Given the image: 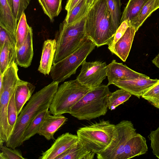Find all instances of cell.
Masks as SVG:
<instances>
[{"mask_svg": "<svg viewBox=\"0 0 159 159\" xmlns=\"http://www.w3.org/2000/svg\"><path fill=\"white\" fill-rule=\"evenodd\" d=\"M86 37L97 47L108 45L116 31L107 0H95L89 8L85 24Z\"/></svg>", "mask_w": 159, "mask_h": 159, "instance_id": "7a4b0ae2", "label": "cell"}, {"mask_svg": "<svg viewBox=\"0 0 159 159\" xmlns=\"http://www.w3.org/2000/svg\"><path fill=\"white\" fill-rule=\"evenodd\" d=\"M115 128V125L102 119L79 128L77 135L85 147L96 154L103 152L109 145Z\"/></svg>", "mask_w": 159, "mask_h": 159, "instance_id": "5b68a950", "label": "cell"}, {"mask_svg": "<svg viewBox=\"0 0 159 159\" xmlns=\"http://www.w3.org/2000/svg\"><path fill=\"white\" fill-rule=\"evenodd\" d=\"M33 55V30L30 26L24 42L19 49H16V62L18 66L27 68L31 64Z\"/></svg>", "mask_w": 159, "mask_h": 159, "instance_id": "2e32d148", "label": "cell"}, {"mask_svg": "<svg viewBox=\"0 0 159 159\" xmlns=\"http://www.w3.org/2000/svg\"><path fill=\"white\" fill-rule=\"evenodd\" d=\"M81 0H68L65 9L67 12L71 10Z\"/></svg>", "mask_w": 159, "mask_h": 159, "instance_id": "74e56055", "label": "cell"}, {"mask_svg": "<svg viewBox=\"0 0 159 159\" xmlns=\"http://www.w3.org/2000/svg\"><path fill=\"white\" fill-rule=\"evenodd\" d=\"M8 4L11 9L12 7V0H7Z\"/></svg>", "mask_w": 159, "mask_h": 159, "instance_id": "60d3db41", "label": "cell"}, {"mask_svg": "<svg viewBox=\"0 0 159 159\" xmlns=\"http://www.w3.org/2000/svg\"><path fill=\"white\" fill-rule=\"evenodd\" d=\"M152 62L159 68V52L158 55L152 60Z\"/></svg>", "mask_w": 159, "mask_h": 159, "instance_id": "f35d334b", "label": "cell"}, {"mask_svg": "<svg viewBox=\"0 0 159 159\" xmlns=\"http://www.w3.org/2000/svg\"><path fill=\"white\" fill-rule=\"evenodd\" d=\"M29 27L25 14L24 13L18 21L16 29V49H19L24 42L28 34Z\"/></svg>", "mask_w": 159, "mask_h": 159, "instance_id": "f1b7e54d", "label": "cell"}, {"mask_svg": "<svg viewBox=\"0 0 159 159\" xmlns=\"http://www.w3.org/2000/svg\"><path fill=\"white\" fill-rule=\"evenodd\" d=\"M96 46L87 37L75 51L53 64L49 74L53 81L61 82L75 74L77 68L86 61L87 56Z\"/></svg>", "mask_w": 159, "mask_h": 159, "instance_id": "52a82bcc", "label": "cell"}, {"mask_svg": "<svg viewBox=\"0 0 159 159\" xmlns=\"http://www.w3.org/2000/svg\"><path fill=\"white\" fill-rule=\"evenodd\" d=\"M76 79L81 84L91 89L101 84L107 76V66L105 62L95 61L87 62L82 65Z\"/></svg>", "mask_w": 159, "mask_h": 159, "instance_id": "30bf717a", "label": "cell"}, {"mask_svg": "<svg viewBox=\"0 0 159 159\" xmlns=\"http://www.w3.org/2000/svg\"><path fill=\"white\" fill-rule=\"evenodd\" d=\"M15 67H9L2 74L3 85L0 90V139L6 143L9 138L7 110L11 98L21 80Z\"/></svg>", "mask_w": 159, "mask_h": 159, "instance_id": "ba28073f", "label": "cell"}, {"mask_svg": "<svg viewBox=\"0 0 159 159\" xmlns=\"http://www.w3.org/2000/svg\"><path fill=\"white\" fill-rule=\"evenodd\" d=\"M159 8V0H148L138 15L129 22L136 32L151 14Z\"/></svg>", "mask_w": 159, "mask_h": 159, "instance_id": "7402d4cb", "label": "cell"}, {"mask_svg": "<svg viewBox=\"0 0 159 159\" xmlns=\"http://www.w3.org/2000/svg\"><path fill=\"white\" fill-rule=\"evenodd\" d=\"M79 141L77 135L69 132L63 134L58 137L50 148L43 152L39 158L56 159Z\"/></svg>", "mask_w": 159, "mask_h": 159, "instance_id": "8fae6325", "label": "cell"}, {"mask_svg": "<svg viewBox=\"0 0 159 159\" xmlns=\"http://www.w3.org/2000/svg\"><path fill=\"white\" fill-rule=\"evenodd\" d=\"M107 85L91 89L70 109V114L80 120H90L105 115L111 94Z\"/></svg>", "mask_w": 159, "mask_h": 159, "instance_id": "3957f363", "label": "cell"}, {"mask_svg": "<svg viewBox=\"0 0 159 159\" xmlns=\"http://www.w3.org/2000/svg\"><path fill=\"white\" fill-rule=\"evenodd\" d=\"M112 23L116 30L120 24L121 0H107Z\"/></svg>", "mask_w": 159, "mask_h": 159, "instance_id": "f546056e", "label": "cell"}, {"mask_svg": "<svg viewBox=\"0 0 159 159\" xmlns=\"http://www.w3.org/2000/svg\"><path fill=\"white\" fill-rule=\"evenodd\" d=\"M158 80L157 79H151L149 77L138 78L118 80L113 83L112 84L140 98L145 92Z\"/></svg>", "mask_w": 159, "mask_h": 159, "instance_id": "4fadbf2b", "label": "cell"}, {"mask_svg": "<svg viewBox=\"0 0 159 159\" xmlns=\"http://www.w3.org/2000/svg\"><path fill=\"white\" fill-rule=\"evenodd\" d=\"M91 89L76 79L64 82L58 86L49 109L53 115L70 113V109Z\"/></svg>", "mask_w": 159, "mask_h": 159, "instance_id": "8992f818", "label": "cell"}, {"mask_svg": "<svg viewBox=\"0 0 159 159\" xmlns=\"http://www.w3.org/2000/svg\"><path fill=\"white\" fill-rule=\"evenodd\" d=\"M18 116L14 93L11 98L7 110L8 120L9 125V138L14 129Z\"/></svg>", "mask_w": 159, "mask_h": 159, "instance_id": "1f68e13d", "label": "cell"}, {"mask_svg": "<svg viewBox=\"0 0 159 159\" xmlns=\"http://www.w3.org/2000/svg\"><path fill=\"white\" fill-rule=\"evenodd\" d=\"M135 29L129 26L123 36L114 45L111 51L123 61H125L129 53L135 33Z\"/></svg>", "mask_w": 159, "mask_h": 159, "instance_id": "ac0fdd59", "label": "cell"}, {"mask_svg": "<svg viewBox=\"0 0 159 159\" xmlns=\"http://www.w3.org/2000/svg\"><path fill=\"white\" fill-rule=\"evenodd\" d=\"M148 148L145 138L136 133L126 143L119 159H128L145 154Z\"/></svg>", "mask_w": 159, "mask_h": 159, "instance_id": "9a60e30c", "label": "cell"}, {"mask_svg": "<svg viewBox=\"0 0 159 159\" xmlns=\"http://www.w3.org/2000/svg\"><path fill=\"white\" fill-rule=\"evenodd\" d=\"M87 13L72 23L67 24L64 21L60 24L55 39L56 49L53 64L71 54L87 38L85 27Z\"/></svg>", "mask_w": 159, "mask_h": 159, "instance_id": "277c9868", "label": "cell"}, {"mask_svg": "<svg viewBox=\"0 0 159 159\" xmlns=\"http://www.w3.org/2000/svg\"><path fill=\"white\" fill-rule=\"evenodd\" d=\"M49 109L45 110L39 113L33 120L25 130L23 135V141L29 139L38 134L47 116L50 113Z\"/></svg>", "mask_w": 159, "mask_h": 159, "instance_id": "cb8c5ba5", "label": "cell"}, {"mask_svg": "<svg viewBox=\"0 0 159 159\" xmlns=\"http://www.w3.org/2000/svg\"><path fill=\"white\" fill-rule=\"evenodd\" d=\"M141 97L155 107L159 109V80L157 83L145 92Z\"/></svg>", "mask_w": 159, "mask_h": 159, "instance_id": "4dcf8cb0", "label": "cell"}, {"mask_svg": "<svg viewBox=\"0 0 159 159\" xmlns=\"http://www.w3.org/2000/svg\"><path fill=\"white\" fill-rule=\"evenodd\" d=\"M16 48L9 37L0 48V72L3 74L14 62H16Z\"/></svg>", "mask_w": 159, "mask_h": 159, "instance_id": "44dd1931", "label": "cell"}, {"mask_svg": "<svg viewBox=\"0 0 159 159\" xmlns=\"http://www.w3.org/2000/svg\"><path fill=\"white\" fill-rule=\"evenodd\" d=\"M95 154L87 149L79 141L56 159H93Z\"/></svg>", "mask_w": 159, "mask_h": 159, "instance_id": "603a6c76", "label": "cell"}, {"mask_svg": "<svg viewBox=\"0 0 159 159\" xmlns=\"http://www.w3.org/2000/svg\"><path fill=\"white\" fill-rule=\"evenodd\" d=\"M129 26V22L125 20L122 22L116 30L113 39L108 45V49L111 51L116 43L123 36L128 28Z\"/></svg>", "mask_w": 159, "mask_h": 159, "instance_id": "e575fe53", "label": "cell"}, {"mask_svg": "<svg viewBox=\"0 0 159 159\" xmlns=\"http://www.w3.org/2000/svg\"><path fill=\"white\" fill-rule=\"evenodd\" d=\"M89 8L87 0H81L71 10L67 12L64 21L70 24L77 21L88 13Z\"/></svg>", "mask_w": 159, "mask_h": 159, "instance_id": "4316f807", "label": "cell"}, {"mask_svg": "<svg viewBox=\"0 0 159 159\" xmlns=\"http://www.w3.org/2000/svg\"><path fill=\"white\" fill-rule=\"evenodd\" d=\"M148 0H129L121 16L120 24L127 20L129 22L138 14Z\"/></svg>", "mask_w": 159, "mask_h": 159, "instance_id": "d4e9b609", "label": "cell"}, {"mask_svg": "<svg viewBox=\"0 0 159 159\" xmlns=\"http://www.w3.org/2000/svg\"><path fill=\"white\" fill-rule=\"evenodd\" d=\"M108 85L120 80H124L138 78H148L145 74L137 72L122 63L117 62L115 60L107 66Z\"/></svg>", "mask_w": 159, "mask_h": 159, "instance_id": "7c38bea8", "label": "cell"}, {"mask_svg": "<svg viewBox=\"0 0 159 159\" xmlns=\"http://www.w3.org/2000/svg\"><path fill=\"white\" fill-rule=\"evenodd\" d=\"M44 13L53 22L62 9V0H38Z\"/></svg>", "mask_w": 159, "mask_h": 159, "instance_id": "484cf974", "label": "cell"}, {"mask_svg": "<svg viewBox=\"0 0 159 159\" xmlns=\"http://www.w3.org/2000/svg\"><path fill=\"white\" fill-rule=\"evenodd\" d=\"M30 0H12L11 10L16 20H19Z\"/></svg>", "mask_w": 159, "mask_h": 159, "instance_id": "d6a6232c", "label": "cell"}, {"mask_svg": "<svg viewBox=\"0 0 159 159\" xmlns=\"http://www.w3.org/2000/svg\"><path fill=\"white\" fill-rule=\"evenodd\" d=\"M132 94L122 89L111 93L108 99V109L112 111L129 100Z\"/></svg>", "mask_w": 159, "mask_h": 159, "instance_id": "83f0119b", "label": "cell"}, {"mask_svg": "<svg viewBox=\"0 0 159 159\" xmlns=\"http://www.w3.org/2000/svg\"><path fill=\"white\" fill-rule=\"evenodd\" d=\"M59 83L53 81L33 94L18 116L6 146L15 149L22 145L24 132L33 120L43 111L49 109Z\"/></svg>", "mask_w": 159, "mask_h": 159, "instance_id": "6da1fadb", "label": "cell"}, {"mask_svg": "<svg viewBox=\"0 0 159 159\" xmlns=\"http://www.w3.org/2000/svg\"><path fill=\"white\" fill-rule=\"evenodd\" d=\"M9 37L7 31L0 26V48H1L7 38Z\"/></svg>", "mask_w": 159, "mask_h": 159, "instance_id": "8d00e7d4", "label": "cell"}, {"mask_svg": "<svg viewBox=\"0 0 159 159\" xmlns=\"http://www.w3.org/2000/svg\"><path fill=\"white\" fill-rule=\"evenodd\" d=\"M148 137L151 141V147L153 155L159 159V126L151 132Z\"/></svg>", "mask_w": 159, "mask_h": 159, "instance_id": "d590c367", "label": "cell"}, {"mask_svg": "<svg viewBox=\"0 0 159 159\" xmlns=\"http://www.w3.org/2000/svg\"><path fill=\"white\" fill-rule=\"evenodd\" d=\"M67 120V118L62 115H52L50 113L46 117L38 134L48 140L53 139L55 133Z\"/></svg>", "mask_w": 159, "mask_h": 159, "instance_id": "e0dca14e", "label": "cell"}, {"mask_svg": "<svg viewBox=\"0 0 159 159\" xmlns=\"http://www.w3.org/2000/svg\"><path fill=\"white\" fill-rule=\"evenodd\" d=\"M17 24V21L7 0H0V26L6 30L11 42L16 46Z\"/></svg>", "mask_w": 159, "mask_h": 159, "instance_id": "5bb4252c", "label": "cell"}, {"mask_svg": "<svg viewBox=\"0 0 159 159\" xmlns=\"http://www.w3.org/2000/svg\"><path fill=\"white\" fill-rule=\"evenodd\" d=\"M56 49L55 39H48L43 43L40 64L38 70L44 75H49L53 65Z\"/></svg>", "mask_w": 159, "mask_h": 159, "instance_id": "d6986e66", "label": "cell"}, {"mask_svg": "<svg viewBox=\"0 0 159 159\" xmlns=\"http://www.w3.org/2000/svg\"><path fill=\"white\" fill-rule=\"evenodd\" d=\"M0 159H25L20 150L13 149L6 146L0 147Z\"/></svg>", "mask_w": 159, "mask_h": 159, "instance_id": "836d02e7", "label": "cell"}, {"mask_svg": "<svg viewBox=\"0 0 159 159\" xmlns=\"http://www.w3.org/2000/svg\"><path fill=\"white\" fill-rule=\"evenodd\" d=\"M137 133L132 122L123 120L115 125L111 140L103 152L96 154L98 159H119L128 140Z\"/></svg>", "mask_w": 159, "mask_h": 159, "instance_id": "9c48e42d", "label": "cell"}, {"mask_svg": "<svg viewBox=\"0 0 159 159\" xmlns=\"http://www.w3.org/2000/svg\"><path fill=\"white\" fill-rule=\"evenodd\" d=\"M35 88L33 84L21 80L17 85L14 94L18 115L25 104L31 98Z\"/></svg>", "mask_w": 159, "mask_h": 159, "instance_id": "ffe728a7", "label": "cell"}, {"mask_svg": "<svg viewBox=\"0 0 159 159\" xmlns=\"http://www.w3.org/2000/svg\"><path fill=\"white\" fill-rule=\"evenodd\" d=\"M95 0H87V3L89 7L92 5Z\"/></svg>", "mask_w": 159, "mask_h": 159, "instance_id": "ab89813d", "label": "cell"}]
</instances>
